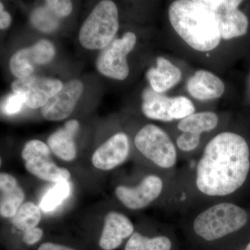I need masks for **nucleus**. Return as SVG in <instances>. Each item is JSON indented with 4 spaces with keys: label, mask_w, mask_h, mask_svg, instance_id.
Segmentation results:
<instances>
[{
    "label": "nucleus",
    "mask_w": 250,
    "mask_h": 250,
    "mask_svg": "<svg viewBox=\"0 0 250 250\" xmlns=\"http://www.w3.org/2000/svg\"><path fill=\"white\" fill-rule=\"evenodd\" d=\"M23 104L24 103L22 97L14 93L6 99L1 106V111L8 116L16 114L22 109Z\"/></svg>",
    "instance_id": "obj_27"
},
{
    "label": "nucleus",
    "mask_w": 250,
    "mask_h": 250,
    "mask_svg": "<svg viewBox=\"0 0 250 250\" xmlns=\"http://www.w3.org/2000/svg\"><path fill=\"white\" fill-rule=\"evenodd\" d=\"M0 213L4 218H14L23 205L25 195L14 176L0 174Z\"/></svg>",
    "instance_id": "obj_16"
},
{
    "label": "nucleus",
    "mask_w": 250,
    "mask_h": 250,
    "mask_svg": "<svg viewBox=\"0 0 250 250\" xmlns=\"http://www.w3.org/2000/svg\"><path fill=\"white\" fill-rule=\"evenodd\" d=\"M45 6L58 17H66L72 11L71 1L66 0H48Z\"/></svg>",
    "instance_id": "obj_26"
},
{
    "label": "nucleus",
    "mask_w": 250,
    "mask_h": 250,
    "mask_svg": "<svg viewBox=\"0 0 250 250\" xmlns=\"http://www.w3.org/2000/svg\"><path fill=\"white\" fill-rule=\"evenodd\" d=\"M248 221L249 214L244 208L223 200L194 215L186 232L196 250H230L236 246L235 236Z\"/></svg>",
    "instance_id": "obj_3"
},
{
    "label": "nucleus",
    "mask_w": 250,
    "mask_h": 250,
    "mask_svg": "<svg viewBox=\"0 0 250 250\" xmlns=\"http://www.w3.org/2000/svg\"><path fill=\"white\" fill-rule=\"evenodd\" d=\"M230 250H250V241L247 243L245 246H236Z\"/></svg>",
    "instance_id": "obj_31"
},
{
    "label": "nucleus",
    "mask_w": 250,
    "mask_h": 250,
    "mask_svg": "<svg viewBox=\"0 0 250 250\" xmlns=\"http://www.w3.org/2000/svg\"><path fill=\"white\" fill-rule=\"evenodd\" d=\"M250 171L246 140L233 131H223L206 145L195 167L194 183L204 197L223 201L244 185Z\"/></svg>",
    "instance_id": "obj_1"
},
{
    "label": "nucleus",
    "mask_w": 250,
    "mask_h": 250,
    "mask_svg": "<svg viewBox=\"0 0 250 250\" xmlns=\"http://www.w3.org/2000/svg\"><path fill=\"white\" fill-rule=\"evenodd\" d=\"M13 225L15 228L22 231L37 228L41 220V208L33 202L23 204L14 218Z\"/></svg>",
    "instance_id": "obj_21"
},
{
    "label": "nucleus",
    "mask_w": 250,
    "mask_h": 250,
    "mask_svg": "<svg viewBox=\"0 0 250 250\" xmlns=\"http://www.w3.org/2000/svg\"><path fill=\"white\" fill-rule=\"evenodd\" d=\"M164 188L163 179L156 174H149L136 187L119 186L115 190V194L126 208L139 210L146 208L157 200Z\"/></svg>",
    "instance_id": "obj_9"
},
{
    "label": "nucleus",
    "mask_w": 250,
    "mask_h": 250,
    "mask_svg": "<svg viewBox=\"0 0 250 250\" xmlns=\"http://www.w3.org/2000/svg\"><path fill=\"white\" fill-rule=\"evenodd\" d=\"M195 250H196V249H195Z\"/></svg>",
    "instance_id": "obj_32"
},
{
    "label": "nucleus",
    "mask_w": 250,
    "mask_h": 250,
    "mask_svg": "<svg viewBox=\"0 0 250 250\" xmlns=\"http://www.w3.org/2000/svg\"><path fill=\"white\" fill-rule=\"evenodd\" d=\"M52 11L45 6L36 9L31 14V21L34 27L42 32H51L57 29L58 20Z\"/></svg>",
    "instance_id": "obj_23"
},
{
    "label": "nucleus",
    "mask_w": 250,
    "mask_h": 250,
    "mask_svg": "<svg viewBox=\"0 0 250 250\" xmlns=\"http://www.w3.org/2000/svg\"><path fill=\"white\" fill-rule=\"evenodd\" d=\"M70 193V186L68 181L56 183L42 197L40 204L41 210L45 212L54 210L66 200Z\"/></svg>",
    "instance_id": "obj_22"
},
{
    "label": "nucleus",
    "mask_w": 250,
    "mask_h": 250,
    "mask_svg": "<svg viewBox=\"0 0 250 250\" xmlns=\"http://www.w3.org/2000/svg\"><path fill=\"white\" fill-rule=\"evenodd\" d=\"M201 138L189 133H182L177 140L176 146L183 152H191L196 149L200 145Z\"/></svg>",
    "instance_id": "obj_25"
},
{
    "label": "nucleus",
    "mask_w": 250,
    "mask_h": 250,
    "mask_svg": "<svg viewBox=\"0 0 250 250\" xmlns=\"http://www.w3.org/2000/svg\"><path fill=\"white\" fill-rule=\"evenodd\" d=\"M134 231V225L126 215L118 212H110L105 217L99 245L104 250H116L125 239L131 237Z\"/></svg>",
    "instance_id": "obj_13"
},
{
    "label": "nucleus",
    "mask_w": 250,
    "mask_h": 250,
    "mask_svg": "<svg viewBox=\"0 0 250 250\" xmlns=\"http://www.w3.org/2000/svg\"><path fill=\"white\" fill-rule=\"evenodd\" d=\"M138 150L161 169L171 170L177 162V146L164 129L155 125L143 126L134 138Z\"/></svg>",
    "instance_id": "obj_5"
},
{
    "label": "nucleus",
    "mask_w": 250,
    "mask_h": 250,
    "mask_svg": "<svg viewBox=\"0 0 250 250\" xmlns=\"http://www.w3.org/2000/svg\"><path fill=\"white\" fill-rule=\"evenodd\" d=\"M147 77L154 91L164 93L178 84L182 72L168 59L160 57L156 59V67L148 70Z\"/></svg>",
    "instance_id": "obj_15"
},
{
    "label": "nucleus",
    "mask_w": 250,
    "mask_h": 250,
    "mask_svg": "<svg viewBox=\"0 0 250 250\" xmlns=\"http://www.w3.org/2000/svg\"><path fill=\"white\" fill-rule=\"evenodd\" d=\"M176 242L170 236L148 237L134 232L125 245V250H176Z\"/></svg>",
    "instance_id": "obj_20"
},
{
    "label": "nucleus",
    "mask_w": 250,
    "mask_h": 250,
    "mask_svg": "<svg viewBox=\"0 0 250 250\" xmlns=\"http://www.w3.org/2000/svg\"><path fill=\"white\" fill-rule=\"evenodd\" d=\"M171 98L164 93H157L152 88H146L143 93L142 111L149 119L172 122L169 114Z\"/></svg>",
    "instance_id": "obj_18"
},
{
    "label": "nucleus",
    "mask_w": 250,
    "mask_h": 250,
    "mask_svg": "<svg viewBox=\"0 0 250 250\" xmlns=\"http://www.w3.org/2000/svg\"><path fill=\"white\" fill-rule=\"evenodd\" d=\"M195 107L190 99L185 96L171 98L169 114L172 121H182L195 113Z\"/></svg>",
    "instance_id": "obj_24"
},
{
    "label": "nucleus",
    "mask_w": 250,
    "mask_h": 250,
    "mask_svg": "<svg viewBox=\"0 0 250 250\" xmlns=\"http://www.w3.org/2000/svg\"><path fill=\"white\" fill-rule=\"evenodd\" d=\"M189 94L200 101L221 98L225 91V85L215 74L208 70H200L189 78L187 83Z\"/></svg>",
    "instance_id": "obj_14"
},
{
    "label": "nucleus",
    "mask_w": 250,
    "mask_h": 250,
    "mask_svg": "<svg viewBox=\"0 0 250 250\" xmlns=\"http://www.w3.org/2000/svg\"><path fill=\"white\" fill-rule=\"evenodd\" d=\"M119 28L118 11L109 0L98 3L85 19L80 31L79 39L85 49H104L111 43Z\"/></svg>",
    "instance_id": "obj_4"
},
{
    "label": "nucleus",
    "mask_w": 250,
    "mask_h": 250,
    "mask_svg": "<svg viewBox=\"0 0 250 250\" xmlns=\"http://www.w3.org/2000/svg\"><path fill=\"white\" fill-rule=\"evenodd\" d=\"M136 41V34L128 31L121 39L112 41L99 56L97 62L98 71L110 78L125 80L129 73L126 57L134 49Z\"/></svg>",
    "instance_id": "obj_7"
},
{
    "label": "nucleus",
    "mask_w": 250,
    "mask_h": 250,
    "mask_svg": "<svg viewBox=\"0 0 250 250\" xmlns=\"http://www.w3.org/2000/svg\"><path fill=\"white\" fill-rule=\"evenodd\" d=\"M129 141L125 133L113 135L94 152L92 163L96 168L110 170L123 164L129 154Z\"/></svg>",
    "instance_id": "obj_12"
},
{
    "label": "nucleus",
    "mask_w": 250,
    "mask_h": 250,
    "mask_svg": "<svg viewBox=\"0 0 250 250\" xmlns=\"http://www.w3.org/2000/svg\"><path fill=\"white\" fill-rule=\"evenodd\" d=\"M231 0H177L168 9L177 35L198 52H210L222 40V23Z\"/></svg>",
    "instance_id": "obj_2"
},
{
    "label": "nucleus",
    "mask_w": 250,
    "mask_h": 250,
    "mask_svg": "<svg viewBox=\"0 0 250 250\" xmlns=\"http://www.w3.org/2000/svg\"><path fill=\"white\" fill-rule=\"evenodd\" d=\"M83 85L81 81H69L41 108L42 116L49 121H61L70 116L82 96Z\"/></svg>",
    "instance_id": "obj_11"
},
{
    "label": "nucleus",
    "mask_w": 250,
    "mask_h": 250,
    "mask_svg": "<svg viewBox=\"0 0 250 250\" xmlns=\"http://www.w3.org/2000/svg\"><path fill=\"white\" fill-rule=\"evenodd\" d=\"M22 158L28 172L42 180L56 184L70 178V172L52 161L48 146L39 140L26 143Z\"/></svg>",
    "instance_id": "obj_6"
},
{
    "label": "nucleus",
    "mask_w": 250,
    "mask_h": 250,
    "mask_svg": "<svg viewBox=\"0 0 250 250\" xmlns=\"http://www.w3.org/2000/svg\"><path fill=\"white\" fill-rule=\"evenodd\" d=\"M37 250H75L69 247L56 244L53 243H45L41 245Z\"/></svg>",
    "instance_id": "obj_30"
},
{
    "label": "nucleus",
    "mask_w": 250,
    "mask_h": 250,
    "mask_svg": "<svg viewBox=\"0 0 250 250\" xmlns=\"http://www.w3.org/2000/svg\"><path fill=\"white\" fill-rule=\"evenodd\" d=\"M43 236V231L39 228H35L24 231L23 241L28 246H32L38 243Z\"/></svg>",
    "instance_id": "obj_28"
},
{
    "label": "nucleus",
    "mask_w": 250,
    "mask_h": 250,
    "mask_svg": "<svg viewBox=\"0 0 250 250\" xmlns=\"http://www.w3.org/2000/svg\"><path fill=\"white\" fill-rule=\"evenodd\" d=\"M219 118L214 112L195 113L179 122L177 128L182 133H189L201 138L202 134L209 132L218 126Z\"/></svg>",
    "instance_id": "obj_19"
},
{
    "label": "nucleus",
    "mask_w": 250,
    "mask_h": 250,
    "mask_svg": "<svg viewBox=\"0 0 250 250\" xmlns=\"http://www.w3.org/2000/svg\"><path fill=\"white\" fill-rule=\"evenodd\" d=\"M11 22V18L9 13L4 11V5L0 4V28L1 29H6L9 27Z\"/></svg>",
    "instance_id": "obj_29"
},
{
    "label": "nucleus",
    "mask_w": 250,
    "mask_h": 250,
    "mask_svg": "<svg viewBox=\"0 0 250 250\" xmlns=\"http://www.w3.org/2000/svg\"><path fill=\"white\" fill-rule=\"evenodd\" d=\"M60 80L48 77L31 76L18 79L13 82L12 90L14 93L22 97L28 107H43L54 95L62 88Z\"/></svg>",
    "instance_id": "obj_8"
},
{
    "label": "nucleus",
    "mask_w": 250,
    "mask_h": 250,
    "mask_svg": "<svg viewBox=\"0 0 250 250\" xmlns=\"http://www.w3.org/2000/svg\"><path fill=\"white\" fill-rule=\"evenodd\" d=\"M80 127L76 120L67 121L63 128L57 130L47 140L49 147L62 160L70 161L76 157L75 136Z\"/></svg>",
    "instance_id": "obj_17"
},
{
    "label": "nucleus",
    "mask_w": 250,
    "mask_h": 250,
    "mask_svg": "<svg viewBox=\"0 0 250 250\" xmlns=\"http://www.w3.org/2000/svg\"><path fill=\"white\" fill-rule=\"evenodd\" d=\"M55 48L47 40H41L29 48L20 49L10 60V68L18 79L31 76L35 65H44L53 59Z\"/></svg>",
    "instance_id": "obj_10"
}]
</instances>
